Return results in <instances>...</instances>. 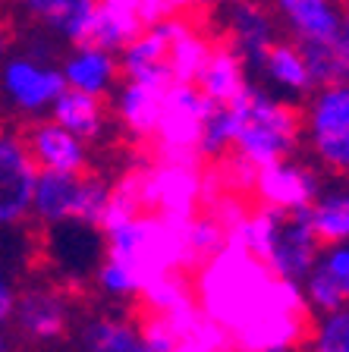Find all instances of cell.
Returning <instances> with one entry per match:
<instances>
[{
    "instance_id": "cell-8",
    "label": "cell",
    "mask_w": 349,
    "mask_h": 352,
    "mask_svg": "<svg viewBox=\"0 0 349 352\" xmlns=\"http://www.w3.org/2000/svg\"><path fill=\"white\" fill-rule=\"evenodd\" d=\"M211 101L198 91L195 82H173L164 91L158 126L148 142L154 157L164 161H198V139L204 129Z\"/></svg>"
},
{
    "instance_id": "cell-30",
    "label": "cell",
    "mask_w": 349,
    "mask_h": 352,
    "mask_svg": "<svg viewBox=\"0 0 349 352\" xmlns=\"http://www.w3.org/2000/svg\"><path fill=\"white\" fill-rule=\"evenodd\" d=\"M302 44V41H299ZM308 60V69H312L315 88L321 85H334V82H346V69H343V60L337 54L334 41H318V44H302Z\"/></svg>"
},
{
    "instance_id": "cell-29",
    "label": "cell",
    "mask_w": 349,
    "mask_h": 352,
    "mask_svg": "<svg viewBox=\"0 0 349 352\" xmlns=\"http://www.w3.org/2000/svg\"><path fill=\"white\" fill-rule=\"evenodd\" d=\"M306 352H349V305L318 315L306 340Z\"/></svg>"
},
{
    "instance_id": "cell-7",
    "label": "cell",
    "mask_w": 349,
    "mask_h": 352,
    "mask_svg": "<svg viewBox=\"0 0 349 352\" xmlns=\"http://www.w3.org/2000/svg\"><path fill=\"white\" fill-rule=\"evenodd\" d=\"M302 142L321 170L349 183V79L321 85L306 98Z\"/></svg>"
},
{
    "instance_id": "cell-10",
    "label": "cell",
    "mask_w": 349,
    "mask_h": 352,
    "mask_svg": "<svg viewBox=\"0 0 349 352\" xmlns=\"http://www.w3.org/2000/svg\"><path fill=\"white\" fill-rule=\"evenodd\" d=\"M66 88L60 66L38 54H10L0 63V95L19 117H44Z\"/></svg>"
},
{
    "instance_id": "cell-33",
    "label": "cell",
    "mask_w": 349,
    "mask_h": 352,
    "mask_svg": "<svg viewBox=\"0 0 349 352\" xmlns=\"http://www.w3.org/2000/svg\"><path fill=\"white\" fill-rule=\"evenodd\" d=\"M334 47L343 60V69H346V79H349V7H343V16H340V29L334 35Z\"/></svg>"
},
{
    "instance_id": "cell-20",
    "label": "cell",
    "mask_w": 349,
    "mask_h": 352,
    "mask_svg": "<svg viewBox=\"0 0 349 352\" xmlns=\"http://www.w3.org/2000/svg\"><path fill=\"white\" fill-rule=\"evenodd\" d=\"M274 10L277 22L302 44L334 41L340 29V0H264Z\"/></svg>"
},
{
    "instance_id": "cell-11",
    "label": "cell",
    "mask_w": 349,
    "mask_h": 352,
    "mask_svg": "<svg viewBox=\"0 0 349 352\" xmlns=\"http://www.w3.org/2000/svg\"><path fill=\"white\" fill-rule=\"evenodd\" d=\"M324 189V176L315 164L293 157H280L264 167H255L252 198L255 205L277 208V211H306Z\"/></svg>"
},
{
    "instance_id": "cell-3",
    "label": "cell",
    "mask_w": 349,
    "mask_h": 352,
    "mask_svg": "<svg viewBox=\"0 0 349 352\" xmlns=\"http://www.w3.org/2000/svg\"><path fill=\"white\" fill-rule=\"evenodd\" d=\"M226 242L242 245L255 258H262L277 277L296 283H302L321 252L306 211H277L264 205H248V211L233 223Z\"/></svg>"
},
{
    "instance_id": "cell-19",
    "label": "cell",
    "mask_w": 349,
    "mask_h": 352,
    "mask_svg": "<svg viewBox=\"0 0 349 352\" xmlns=\"http://www.w3.org/2000/svg\"><path fill=\"white\" fill-rule=\"evenodd\" d=\"M255 73H262L264 88H271L274 95L290 98V101L308 98L315 91L306 51H302V44L296 38H277L262 57V63L255 66Z\"/></svg>"
},
{
    "instance_id": "cell-16",
    "label": "cell",
    "mask_w": 349,
    "mask_h": 352,
    "mask_svg": "<svg viewBox=\"0 0 349 352\" xmlns=\"http://www.w3.org/2000/svg\"><path fill=\"white\" fill-rule=\"evenodd\" d=\"M164 91H167V82H148V79H123L110 91L114 95L110 117H114V123L120 126V132L129 142H136V145L151 142Z\"/></svg>"
},
{
    "instance_id": "cell-1",
    "label": "cell",
    "mask_w": 349,
    "mask_h": 352,
    "mask_svg": "<svg viewBox=\"0 0 349 352\" xmlns=\"http://www.w3.org/2000/svg\"><path fill=\"white\" fill-rule=\"evenodd\" d=\"M192 293L230 333L236 352H299L315 324L302 283L277 277L262 258L224 242L192 271Z\"/></svg>"
},
{
    "instance_id": "cell-14",
    "label": "cell",
    "mask_w": 349,
    "mask_h": 352,
    "mask_svg": "<svg viewBox=\"0 0 349 352\" xmlns=\"http://www.w3.org/2000/svg\"><path fill=\"white\" fill-rule=\"evenodd\" d=\"M220 41L248 63V69L262 63L268 47L277 41L280 22L264 0H224L220 3Z\"/></svg>"
},
{
    "instance_id": "cell-23",
    "label": "cell",
    "mask_w": 349,
    "mask_h": 352,
    "mask_svg": "<svg viewBox=\"0 0 349 352\" xmlns=\"http://www.w3.org/2000/svg\"><path fill=\"white\" fill-rule=\"evenodd\" d=\"M248 63L233 51L226 41H214V51L204 63L202 76L195 79L198 91L211 104H236L248 91L252 79H248Z\"/></svg>"
},
{
    "instance_id": "cell-15",
    "label": "cell",
    "mask_w": 349,
    "mask_h": 352,
    "mask_svg": "<svg viewBox=\"0 0 349 352\" xmlns=\"http://www.w3.org/2000/svg\"><path fill=\"white\" fill-rule=\"evenodd\" d=\"M25 145L35 161L38 170L47 173H85L92 167V148L85 139L73 135L70 129H63L60 123H54L51 117L32 120L25 129Z\"/></svg>"
},
{
    "instance_id": "cell-32",
    "label": "cell",
    "mask_w": 349,
    "mask_h": 352,
    "mask_svg": "<svg viewBox=\"0 0 349 352\" xmlns=\"http://www.w3.org/2000/svg\"><path fill=\"white\" fill-rule=\"evenodd\" d=\"M167 3L170 13H180V16H195V19H202L204 13H211V10H218L224 0H164Z\"/></svg>"
},
{
    "instance_id": "cell-9",
    "label": "cell",
    "mask_w": 349,
    "mask_h": 352,
    "mask_svg": "<svg viewBox=\"0 0 349 352\" xmlns=\"http://www.w3.org/2000/svg\"><path fill=\"white\" fill-rule=\"evenodd\" d=\"M76 327V305L73 296L63 286L35 283L16 293L13 302V340L35 349H51V346L70 340Z\"/></svg>"
},
{
    "instance_id": "cell-24",
    "label": "cell",
    "mask_w": 349,
    "mask_h": 352,
    "mask_svg": "<svg viewBox=\"0 0 349 352\" xmlns=\"http://www.w3.org/2000/svg\"><path fill=\"white\" fill-rule=\"evenodd\" d=\"M47 117L92 145V142H98L104 135V129H107L110 107L104 104V98H98V95L76 91V88H63L57 95V101L51 104V110H47Z\"/></svg>"
},
{
    "instance_id": "cell-27",
    "label": "cell",
    "mask_w": 349,
    "mask_h": 352,
    "mask_svg": "<svg viewBox=\"0 0 349 352\" xmlns=\"http://www.w3.org/2000/svg\"><path fill=\"white\" fill-rule=\"evenodd\" d=\"M138 302H142V311H151V315H170V311H180V308H186V305L195 302L192 277L186 271L160 274V277H154L151 283L142 286Z\"/></svg>"
},
{
    "instance_id": "cell-21",
    "label": "cell",
    "mask_w": 349,
    "mask_h": 352,
    "mask_svg": "<svg viewBox=\"0 0 349 352\" xmlns=\"http://www.w3.org/2000/svg\"><path fill=\"white\" fill-rule=\"evenodd\" d=\"M60 73H63L66 88L107 98L116 88V82H120V60H116L114 51L79 41L70 44V51H66L63 63H60Z\"/></svg>"
},
{
    "instance_id": "cell-17",
    "label": "cell",
    "mask_w": 349,
    "mask_h": 352,
    "mask_svg": "<svg viewBox=\"0 0 349 352\" xmlns=\"http://www.w3.org/2000/svg\"><path fill=\"white\" fill-rule=\"evenodd\" d=\"M302 293L315 315L349 305V242L321 245L312 271L302 277Z\"/></svg>"
},
{
    "instance_id": "cell-31",
    "label": "cell",
    "mask_w": 349,
    "mask_h": 352,
    "mask_svg": "<svg viewBox=\"0 0 349 352\" xmlns=\"http://www.w3.org/2000/svg\"><path fill=\"white\" fill-rule=\"evenodd\" d=\"M13 283L0 274V352H13Z\"/></svg>"
},
{
    "instance_id": "cell-34",
    "label": "cell",
    "mask_w": 349,
    "mask_h": 352,
    "mask_svg": "<svg viewBox=\"0 0 349 352\" xmlns=\"http://www.w3.org/2000/svg\"><path fill=\"white\" fill-rule=\"evenodd\" d=\"M10 44H13V38H10V32L0 25V63L10 57Z\"/></svg>"
},
{
    "instance_id": "cell-22",
    "label": "cell",
    "mask_w": 349,
    "mask_h": 352,
    "mask_svg": "<svg viewBox=\"0 0 349 352\" xmlns=\"http://www.w3.org/2000/svg\"><path fill=\"white\" fill-rule=\"evenodd\" d=\"M13 3L41 32L66 44H79L98 0H13Z\"/></svg>"
},
{
    "instance_id": "cell-12",
    "label": "cell",
    "mask_w": 349,
    "mask_h": 352,
    "mask_svg": "<svg viewBox=\"0 0 349 352\" xmlns=\"http://www.w3.org/2000/svg\"><path fill=\"white\" fill-rule=\"evenodd\" d=\"M38 167L25 135L16 126L0 123V230L22 227L32 217V192Z\"/></svg>"
},
{
    "instance_id": "cell-28",
    "label": "cell",
    "mask_w": 349,
    "mask_h": 352,
    "mask_svg": "<svg viewBox=\"0 0 349 352\" xmlns=\"http://www.w3.org/2000/svg\"><path fill=\"white\" fill-rule=\"evenodd\" d=\"M233 129H236V113L233 104H211L208 117H204V129L198 139V161H224L233 148Z\"/></svg>"
},
{
    "instance_id": "cell-4",
    "label": "cell",
    "mask_w": 349,
    "mask_h": 352,
    "mask_svg": "<svg viewBox=\"0 0 349 352\" xmlns=\"http://www.w3.org/2000/svg\"><path fill=\"white\" fill-rule=\"evenodd\" d=\"M236 129L230 154L252 167H264L280 157H293L302 148V107L264 85H248V91L233 104Z\"/></svg>"
},
{
    "instance_id": "cell-25",
    "label": "cell",
    "mask_w": 349,
    "mask_h": 352,
    "mask_svg": "<svg viewBox=\"0 0 349 352\" xmlns=\"http://www.w3.org/2000/svg\"><path fill=\"white\" fill-rule=\"evenodd\" d=\"M176 333V352H236L230 333L198 308V302L164 315Z\"/></svg>"
},
{
    "instance_id": "cell-6",
    "label": "cell",
    "mask_w": 349,
    "mask_h": 352,
    "mask_svg": "<svg viewBox=\"0 0 349 352\" xmlns=\"http://www.w3.org/2000/svg\"><path fill=\"white\" fill-rule=\"evenodd\" d=\"M126 176L136 186L142 211H158L170 217H192L208 201V170L202 161H136Z\"/></svg>"
},
{
    "instance_id": "cell-26",
    "label": "cell",
    "mask_w": 349,
    "mask_h": 352,
    "mask_svg": "<svg viewBox=\"0 0 349 352\" xmlns=\"http://www.w3.org/2000/svg\"><path fill=\"white\" fill-rule=\"evenodd\" d=\"M306 220L321 245L349 242V186L321 189V195L306 208Z\"/></svg>"
},
{
    "instance_id": "cell-2",
    "label": "cell",
    "mask_w": 349,
    "mask_h": 352,
    "mask_svg": "<svg viewBox=\"0 0 349 352\" xmlns=\"http://www.w3.org/2000/svg\"><path fill=\"white\" fill-rule=\"evenodd\" d=\"M189 220L192 217H170V214L158 211H138L126 220H116L101 230L104 258L120 264L136 280L138 293L160 274H192L189 236H186Z\"/></svg>"
},
{
    "instance_id": "cell-5",
    "label": "cell",
    "mask_w": 349,
    "mask_h": 352,
    "mask_svg": "<svg viewBox=\"0 0 349 352\" xmlns=\"http://www.w3.org/2000/svg\"><path fill=\"white\" fill-rule=\"evenodd\" d=\"M110 201V183L92 173H47L38 170L35 192H32V220L44 230L60 227H104V214Z\"/></svg>"
},
{
    "instance_id": "cell-13",
    "label": "cell",
    "mask_w": 349,
    "mask_h": 352,
    "mask_svg": "<svg viewBox=\"0 0 349 352\" xmlns=\"http://www.w3.org/2000/svg\"><path fill=\"white\" fill-rule=\"evenodd\" d=\"M170 16L164 0H98L82 41L120 54L138 32Z\"/></svg>"
},
{
    "instance_id": "cell-18",
    "label": "cell",
    "mask_w": 349,
    "mask_h": 352,
    "mask_svg": "<svg viewBox=\"0 0 349 352\" xmlns=\"http://www.w3.org/2000/svg\"><path fill=\"white\" fill-rule=\"evenodd\" d=\"M73 352H148L142 321L123 311H92L73 327Z\"/></svg>"
}]
</instances>
